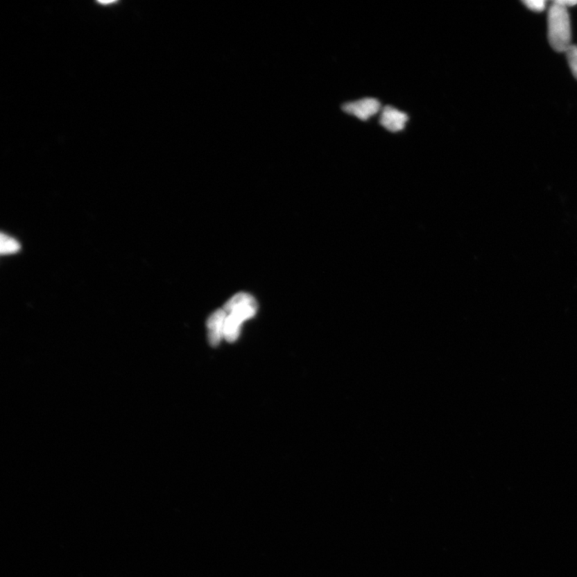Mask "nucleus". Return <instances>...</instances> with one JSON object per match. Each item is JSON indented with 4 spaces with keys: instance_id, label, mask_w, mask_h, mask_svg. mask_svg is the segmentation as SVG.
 Returning a JSON list of instances; mask_svg holds the SVG:
<instances>
[{
    "instance_id": "4",
    "label": "nucleus",
    "mask_w": 577,
    "mask_h": 577,
    "mask_svg": "<svg viewBox=\"0 0 577 577\" xmlns=\"http://www.w3.org/2000/svg\"><path fill=\"white\" fill-rule=\"evenodd\" d=\"M408 116L391 106L384 108L380 117V125L390 132H397L403 130Z\"/></svg>"
},
{
    "instance_id": "6",
    "label": "nucleus",
    "mask_w": 577,
    "mask_h": 577,
    "mask_svg": "<svg viewBox=\"0 0 577 577\" xmlns=\"http://www.w3.org/2000/svg\"><path fill=\"white\" fill-rule=\"evenodd\" d=\"M242 322L234 314L227 313L225 324L224 338L230 343L236 341L239 338Z\"/></svg>"
},
{
    "instance_id": "10",
    "label": "nucleus",
    "mask_w": 577,
    "mask_h": 577,
    "mask_svg": "<svg viewBox=\"0 0 577 577\" xmlns=\"http://www.w3.org/2000/svg\"><path fill=\"white\" fill-rule=\"evenodd\" d=\"M555 2L565 8L573 7L577 4L576 0H556Z\"/></svg>"
},
{
    "instance_id": "2",
    "label": "nucleus",
    "mask_w": 577,
    "mask_h": 577,
    "mask_svg": "<svg viewBox=\"0 0 577 577\" xmlns=\"http://www.w3.org/2000/svg\"><path fill=\"white\" fill-rule=\"evenodd\" d=\"M257 310L255 298L249 293H239L225 304L224 311L240 319L243 322L254 317Z\"/></svg>"
},
{
    "instance_id": "5",
    "label": "nucleus",
    "mask_w": 577,
    "mask_h": 577,
    "mask_svg": "<svg viewBox=\"0 0 577 577\" xmlns=\"http://www.w3.org/2000/svg\"><path fill=\"white\" fill-rule=\"evenodd\" d=\"M227 313L218 310L211 314L207 321L208 337L211 346H218L221 338L224 337L225 324Z\"/></svg>"
},
{
    "instance_id": "1",
    "label": "nucleus",
    "mask_w": 577,
    "mask_h": 577,
    "mask_svg": "<svg viewBox=\"0 0 577 577\" xmlns=\"http://www.w3.org/2000/svg\"><path fill=\"white\" fill-rule=\"evenodd\" d=\"M548 37L551 47L558 53H565L571 45L568 9L555 1L549 10Z\"/></svg>"
},
{
    "instance_id": "8",
    "label": "nucleus",
    "mask_w": 577,
    "mask_h": 577,
    "mask_svg": "<svg viewBox=\"0 0 577 577\" xmlns=\"http://www.w3.org/2000/svg\"><path fill=\"white\" fill-rule=\"evenodd\" d=\"M565 53L571 71L577 80V45L571 44Z\"/></svg>"
},
{
    "instance_id": "9",
    "label": "nucleus",
    "mask_w": 577,
    "mask_h": 577,
    "mask_svg": "<svg viewBox=\"0 0 577 577\" xmlns=\"http://www.w3.org/2000/svg\"><path fill=\"white\" fill-rule=\"evenodd\" d=\"M523 3L535 12H543L546 8V2L544 0H526V1H523Z\"/></svg>"
},
{
    "instance_id": "7",
    "label": "nucleus",
    "mask_w": 577,
    "mask_h": 577,
    "mask_svg": "<svg viewBox=\"0 0 577 577\" xmlns=\"http://www.w3.org/2000/svg\"><path fill=\"white\" fill-rule=\"evenodd\" d=\"M19 249L20 246L17 240L10 238V236L3 234H1V247H0V250H1L2 255L14 254V252L19 251Z\"/></svg>"
},
{
    "instance_id": "3",
    "label": "nucleus",
    "mask_w": 577,
    "mask_h": 577,
    "mask_svg": "<svg viewBox=\"0 0 577 577\" xmlns=\"http://www.w3.org/2000/svg\"><path fill=\"white\" fill-rule=\"evenodd\" d=\"M381 104L374 98H365V99L346 103L343 105V110L348 114L359 118L362 121H368L370 117L378 113Z\"/></svg>"
}]
</instances>
